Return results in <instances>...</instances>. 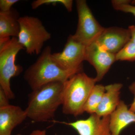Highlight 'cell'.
<instances>
[{
	"instance_id": "cell-1",
	"label": "cell",
	"mask_w": 135,
	"mask_h": 135,
	"mask_svg": "<svg viewBox=\"0 0 135 135\" xmlns=\"http://www.w3.org/2000/svg\"><path fill=\"white\" fill-rule=\"evenodd\" d=\"M64 83L55 82L32 90L28 95L25 110L27 118L36 122H45L52 119L62 105Z\"/></svg>"
},
{
	"instance_id": "cell-2",
	"label": "cell",
	"mask_w": 135,
	"mask_h": 135,
	"mask_svg": "<svg viewBox=\"0 0 135 135\" xmlns=\"http://www.w3.org/2000/svg\"><path fill=\"white\" fill-rule=\"evenodd\" d=\"M51 54V47L47 46L36 62L25 71L24 78L32 90L51 83H64L73 75L82 71L61 68L52 60Z\"/></svg>"
},
{
	"instance_id": "cell-3",
	"label": "cell",
	"mask_w": 135,
	"mask_h": 135,
	"mask_svg": "<svg viewBox=\"0 0 135 135\" xmlns=\"http://www.w3.org/2000/svg\"><path fill=\"white\" fill-rule=\"evenodd\" d=\"M97 82L82 71L64 83L62 92L63 113L77 116L84 113L83 107Z\"/></svg>"
},
{
	"instance_id": "cell-4",
	"label": "cell",
	"mask_w": 135,
	"mask_h": 135,
	"mask_svg": "<svg viewBox=\"0 0 135 135\" xmlns=\"http://www.w3.org/2000/svg\"><path fill=\"white\" fill-rule=\"evenodd\" d=\"M24 49L17 38L0 40V88L9 99L15 98L11 87V80L18 76L23 71L21 66L15 63L16 57L18 52Z\"/></svg>"
},
{
	"instance_id": "cell-5",
	"label": "cell",
	"mask_w": 135,
	"mask_h": 135,
	"mask_svg": "<svg viewBox=\"0 0 135 135\" xmlns=\"http://www.w3.org/2000/svg\"><path fill=\"white\" fill-rule=\"evenodd\" d=\"M20 32L18 40L30 55H38L41 53L44 44L51 38L42 22L36 17L25 16L18 20Z\"/></svg>"
},
{
	"instance_id": "cell-6",
	"label": "cell",
	"mask_w": 135,
	"mask_h": 135,
	"mask_svg": "<svg viewBox=\"0 0 135 135\" xmlns=\"http://www.w3.org/2000/svg\"><path fill=\"white\" fill-rule=\"evenodd\" d=\"M78 15L77 30L73 36L86 46L95 41L105 28L94 17L85 0L76 1Z\"/></svg>"
},
{
	"instance_id": "cell-7",
	"label": "cell",
	"mask_w": 135,
	"mask_h": 135,
	"mask_svg": "<svg viewBox=\"0 0 135 135\" xmlns=\"http://www.w3.org/2000/svg\"><path fill=\"white\" fill-rule=\"evenodd\" d=\"M86 45L77 41L70 35L62 51L52 53L51 58L59 67L66 70L81 71L85 60Z\"/></svg>"
},
{
	"instance_id": "cell-8",
	"label": "cell",
	"mask_w": 135,
	"mask_h": 135,
	"mask_svg": "<svg viewBox=\"0 0 135 135\" xmlns=\"http://www.w3.org/2000/svg\"><path fill=\"white\" fill-rule=\"evenodd\" d=\"M85 60L95 69L97 76L95 79L97 82H99L116 61V55L104 50L94 42L86 46Z\"/></svg>"
},
{
	"instance_id": "cell-9",
	"label": "cell",
	"mask_w": 135,
	"mask_h": 135,
	"mask_svg": "<svg viewBox=\"0 0 135 135\" xmlns=\"http://www.w3.org/2000/svg\"><path fill=\"white\" fill-rule=\"evenodd\" d=\"M130 40L128 29L112 27L105 28L95 42L104 50L116 55Z\"/></svg>"
},
{
	"instance_id": "cell-10",
	"label": "cell",
	"mask_w": 135,
	"mask_h": 135,
	"mask_svg": "<svg viewBox=\"0 0 135 135\" xmlns=\"http://www.w3.org/2000/svg\"><path fill=\"white\" fill-rule=\"evenodd\" d=\"M110 116L101 117L93 114L85 119L71 122H57L70 126L79 135H112L109 127Z\"/></svg>"
},
{
	"instance_id": "cell-11",
	"label": "cell",
	"mask_w": 135,
	"mask_h": 135,
	"mask_svg": "<svg viewBox=\"0 0 135 135\" xmlns=\"http://www.w3.org/2000/svg\"><path fill=\"white\" fill-rule=\"evenodd\" d=\"M27 118L25 110L9 104L0 108V135H11L12 131Z\"/></svg>"
},
{
	"instance_id": "cell-12",
	"label": "cell",
	"mask_w": 135,
	"mask_h": 135,
	"mask_svg": "<svg viewBox=\"0 0 135 135\" xmlns=\"http://www.w3.org/2000/svg\"><path fill=\"white\" fill-rule=\"evenodd\" d=\"M135 123V113L130 110L125 102L120 100L116 110L110 116L109 127L112 135H120L124 129Z\"/></svg>"
},
{
	"instance_id": "cell-13",
	"label": "cell",
	"mask_w": 135,
	"mask_h": 135,
	"mask_svg": "<svg viewBox=\"0 0 135 135\" xmlns=\"http://www.w3.org/2000/svg\"><path fill=\"white\" fill-rule=\"evenodd\" d=\"M123 84L115 83L105 86L104 93L96 114L99 117L110 116L116 110L120 100V95Z\"/></svg>"
},
{
	"instance_id": "cell-14",
	"label": "cell",
	"mask_w": 135,
	"mask_h": 135,
	"mask_svg": "<svg viewBox=\"0 0 135 135\" xmlns=\"http://www.w3.org/2000/svg\"><path fill=\"white\" fill-rule=\"evenodd\" d=\"M19 14L12 8L9 11H0V39L17 38L20 32Z\"/></svg>"
},
{
	"instance_id": "cell-15",
	"label": "cell",
	"mask_w": 135,
	"mask_h": 135,
	"mask_svg": "<svg viewBox=\"0 0 135 135\" xmlns=\"http://www.w3.org/2000/svg\"><path fill=\"white\" fill-rule=\"evenodd\" d=\"M105 91V86L101 84H95L84 104V112L90 114H95Z\"/></svg>"
},
{
	"instance_id": "cell-16",
	"label": "cell",
	"mask_w": 135,
	"mask_h": 135,
	"mask_svg": "<svg viewBox=\"0 0 135 135\" xmlns=\"http://www.w3.org/2000/svg\"><path fill=\"white\" fill-rule=\"evenodd\" d=\"M116 61H135V44L129 41L116 55Z\"/></svg>"
},
{
	"instance_id": "cell-17",
	"label": "cell",
	"mask_w": 135,
	"mask_h": 135,
	"mask_svg": "<svg viewBox=\"0 0 135 135\" xmlns=\"http://www.w3.org/2000/svg\"><path fill=\"white\" fill-rule=\"evenodd\" d=\"M57 4L64 5L68 12H71L72 10V0H36L32 3L31 7L33 9H36L42 5H56Z\"/></svg>"
},
{
	"instance_id": "cell-18",
	"label": "cell",
	"mask_w": 135,
	"mask_h": 135,
	"mask_svg": "<svg viewBox=\"0 0 135 135\" xmlns=\"http://www.w3.org/2000/svg\"><path fill=\"white\" fill-rule=\"evenodd\" d=\"M131 1L128 0H114L112 3L114 9L130 13L135 17V5L131 4Z\"/></svg>"
},
{
	"instance_id": "cell-19",
	"label": "cell",
	"mask_w": 135,
	"mask_h": 135,
	"mask_svg": "<svg viewBox=\"0 0 135 135\" xmlns=\"http://www.w3.org/2000/svg\"><path fill=\"white\" fill-rule=\"evenodd\" d=\"M19 1L18 0H0V11H9L12 8V6Z\"/></svg>"
},
{
	"instance_id": "cell-20",
	"label": "cell",
	"mask_w": 135,
	"mask_h": 135,
	"mask_svg": "<svg viewBox=\"0 0 135 135\" xmlns=\"http://www.w3.org/2000/svg\"><path fill=\"white\" fill-rule=\"evenodd\" d=\"M9 100L4 90L0 88V108L9 105Z\"/></svg>"
},
{
	"instance_id": "cell-21",
	"label": "cell",
	"mask_w": 135,
	"mask_h": 135,
	"mask_svg": "<svg viewBox=\"0 0 135 135\" xmlns=\"http://www.w3.org/2000/svg\"><path fill=\"white\" fill-rule=\"evenodd\" d=\"M129 89L130 92L134 94V96L133 103L131 104L130 107L129 109L131 111L135 113V81L133 83L129 86Z\"/></svg>"
},
{
	"instance_id": "cell-22",
	"label": "cell",
	"mask_w": 135,
	"mask_h": 135,
	"mask_svg": "<svg viewBox=\"0 0 135 135\" xmlns=\"http://www.w3.org/2000/svg\"><path fill=\"white\" fill-rule=\"evenodd\" d=\"M128 29L130 32L131 40L135 44V26H130Z\"/></svg>"
},
{
	"instance_id": "cell-23",
	"label": "cell",
	"mask_w": 135,
	"mask_h": 135,
	"mask_svg": "<svg viewBox=\"0 0 135 135\" xmlns=\"http://www.w3.org/2000/svg\"><path fill=\"white\" fill-rule=\"evenodd\" d=\"M29 135H47L46 130H34Z\"/></svg>"
},
{
	"instance_id": "cell-24",
	"label": "cell",
	"mask_w": 135,
	"mask_h": 135,
	"mask_svg": "<svg viewBox=\"0 0 135 135\" xmlns=\"http://www.w3.org/2000/svg\"><path fill=\"white\" fill-rule=\"evenodd\" d=\"M16 135H22L21 134H17Z\"/></svg>"
}]
</instances>
